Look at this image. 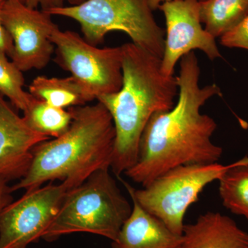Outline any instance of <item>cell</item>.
Instances as JSON below:
<instances>
[{"label":"cell","mask_w":248,"mask_h":248,"mask_svg":"<svg viewBox=\"0 0 248 248\" xmlns=\"http://www.w3.org/2000/svg\"><path fill=\"white\" fill-rule=\"evenodd\" d=\"M23 112V119L31 130L50 139L66 133L73 119L69 109L53 107L33 96Z\"/></svg>","instance_id":"17"},{"label":"cell","mask_w":248,"mask_h":248,"mask_svg":"<svg viewBox=\"0 0 248 248\" xmlns=\"http://www.w3.org/2000/svg\"><path fill=\"white\" fill-rule=\"evenodd\" d=\"M44 11L32 9L23 0H6L2 23L14 42L11 61L22 72L45 68L55 52L50 37L58 26Z\"/></svg>","instance_id":"9"},{"label":"cell","mask_w":248,"mask_h":248,"mask_svg":"<svg viewBox=\"0 0 248 248\" xmlns=\"http://www.w3.org/2000/svg\"><path fill=\"white\" fill-rule=\"evenodd\" d=\"M132 210L110 169L99 170L67 192L42 239L51 242L63 235L86 232L114 241Z\"/></svg>","instance_id":"4"},{"label":"cell","mask_w":248,"mask_h":248,"mask_svg":"<svg viewBox=\"0 0 248 248\" xmlns=\"http://www.w3.org/2000/svg\"><path fill=\"white\" fill-rule=\"evenodd\" d=\"M68 109L73 117L69 128L35 147L29 170L11 186L13 192L55 180L66 183L71 190L99 170L110 169L116 132L107 108L97 102Z\"/></svg>","instance_id":"3"},{"label":"cell","mask_w":248,"mask_h":248,"mask_svg":"<svg viewBox=\"0 0 248 248\" xmlns=\"http://www.w3.org/2000/svg\"><path fill=\"white\" fill-rule=\"evenodd\" d=\"M55 61L93 100L118 92L123 83L122 46L99 48L78 33L57 29L50 37Z\"/></svg>","instance_id":"7"},{"label":"cell","mask_w":248,"mask_h":248,"mask_svg":"<svg viewBox=\"0 0 248 248\" xmlns=\"http://www.w3.org/2000/svg\"><path fill=\"white\" fill-rule=\"evenodd\" d=\"M178 248H248V233L231 217L208 212L184 225Z\"/></svg>","instance_id":"12"},{"label":"cell","mask_w":248,"mask_h":248,"mask_svg":"<svg viewBox=\"0 0 248 248\" xmlns=\"http://www.w3.org/2000/svg\"><path fill=\"white\" fill-rule=\"evenodd\" d=\"M200 1H203V0H200Z\"/></svg>","instance_id":"25"},{"label":"cell","mask_w":248,"mask_h":248,"mask_svg":"<svg viewBox=\"0 0 248 248\" xmlns=\"http://www.w3.org/2000/svg\"><path fill=\"white\" fill-rule=\"evenodd\" d=\"M200 67L195 52L180 60L177 77V102L170 110L157 112L143 130L136 164L124 173L144 187L169 170L190 164L218 163L223 148L212 137L217 128L201 108L215 96H221L217 84L201 87Z\"/></svg>","instance_id":"1"},{"label":"cell","mask_w":248,"mask_h":248,"mask_svg":"<svg viewBox=\"0 0 248 248\" xmlns=\"http://www.w3.org/2000/svg\"><path fill=\"white\" fill-rule=\"evenodd\" d=\"M23 1H24V0H23Z\"/></svg>","instance_id":"26"},{"label":"cell","mask_w":248,"mask_h":248,"mask_svg":"<svg viewBox=\"0 0 248 248\" xmlns=\"http://www.w3.org/2000/svg\"><path fill=\"white\" fill-rule=\"evenodd\" d=\"M166 1H169V0H148V2L152 11H154L157 9L160 5Z\"/></svg>","instance_id":"23"},{"label":"cell","mask_w":248,"mask_h":248,"mask_svg":"<svg viewBox=\"0 0 248 248\" xmlns=\"http://www.w3.org/2000/svg\"><path fill=\"white\" fill-rule=\"evenodd\" d=\"M219 195L223 206L248 222V157L232 164L218 179Z\"/></svg>","instance_id":"16"},{"label":"cell","mask_w":248,"mask_h":248,"mask_svg":"<svg viewBox=\"0 0 248 248\" xmlns=\"http://www.w3.org/2000/svg\"><path fill=\"white\" fill-rule=\"evenodd\" d=\"M166 19V37L161 70L173 76L179 60L190 52L200 50L210 60L221 58L215 37L202 26L199 0H169L160 5Z\"/></svg>","instance_id":"10"},{"label":"cell","mask_w":248,"mask_h":248,"mask_svg":"<svg viewBox=\"0 0 248 248\" xmlns=\"http://www.w3.org/2000/svg\"><path fill=\"white\" fill-rule=\"evenodd\" d=\"M220 43L228 48L248 50V16L239 25L220 37Z\"/></svg>","instance_id":"19"},{"label":"cell","mask_w":248,"mask_h":248,"mask_svg":"<svg viewBox=\"0 0 248 248\" xmlns=\"http://www.w3.org/2000/svg\"><path fill=\"white\" fill-rule=\"evenodd\" d=\"M231 165L214 163L178 166L138 190L118 178L130 198L159 218L174 234L182 235L185 225L184 217L190 205L199 200L203 189L218 181Z\"/></svg>","instance_id":"6"},{"label":"cell","mask_w":248,"mask_h":248,"mask_svg":"<svg viewBox=\"0 0 248 248\" xmlns=\"http://www.w3.org/2000/svg\"><path fill=\"white\" fill-rule=\"evenodd\" d=\"M70 190L64 182L48 184L6 205L0 213V248H28L42 239Z\"/></svg>","instance_id":"8"},{"label":"cell","mask_w":248,"mask_h":248,"mask_svg":"<svg viewBox=\"0 0 248 248\" xmlns=\"http://www.w3.org/2000/svg\"><path fill=\"white\" fill-rule=\"evenodd\" d=\"M122 88L97 99L115 125L110 170L117 177L136 164L142 134L151 117L170 110L179 94L177 77L163 73L161 58L133 42L122 45Z\"/></svg>","instance_id":"2"},{"label":"cell","mask_w":248,"mask_h":248,"mask_svg":"<svg viewBox=\"0 0 248 248\" xmlns=\"http://www.w3.org/2000/svg\"><path fill=\"white\" fill-rule=\"evenodd\" d=\"M6 0H0V52L11 58L14 53V42L2 23V11Z\"/></svg>","instance_id":"20"},{"label":"cell","mask_w":248,"mask_h":248,"mask_svg":"<svg viewBox=\"0 0 248 248\" xmlns=\"http://www.w3.org/2000/svg\"><path fill=\"white\" fill-rule=\"evenodd\" d=\"M201 22L214 37H221L248 16V0L200 1Z\"/></svg>","instance_id":"15"},{"label":"cell","mask_w":248,"mask_h":248,"mask_svg":"<svg viewBox=\"0 0 248 248\" xmlns=\"http://www.w3.org/2000/svg\"><path fill=\"white\" fill-rule=\"evenodd\" d=\"M133 210L122 226L112 248H178L182 235L174 234L162 221L148 213L134 199Z\"/></svg>","instance_id":"13"},{"label":"cell","mask_w":248,"mask_h":248,"mask_svg":"<svg viewBox=\"0 0 248 248\" xmlns=\"http://www.w3.org/2000/svg\"><path fill=\"white\" fill-rule=\"evenodd\" d=\"M50 139L31 130L0 94V179L20 180L29 170L35 147Z\"/></svg>","instance_id":"11"},{"label":"cell","mask_w":248,"mask_h":248,"mask_svg":"<svg viewBox=\"0 0 248 248\" xmlns=\"http://www.w3.org/2000/svg\"><path fill=\"white\" fill-rule=\"evenodd\" d=\"M65 1H66L70 6H77V5L82 4L86 0H65Z\"/></svg>","instance_id":"24"},{"label":"cell","mask_w":248,"mask_h":248,"mask_svg":"<svg viewBox=\"0 0 248 248\" xmlns=\"http://www.w3.org/2000/svg\"><path fill=\"white\" fill-rule=\"evenodd\" d=\"M12 193L9 182L0 179V213L6 205L13 202Z\"/></svg>","instance_id":"22"},{"label":"cell","mask_w":248,"mask_h":248,"mask_svg":"<svg viewBox=\"0 0 248 248\" xmlns=\"http://www.w3.org/2000/svg\"><path fill=\"white\" fill-rule=\"evenodd\" d=\"M8 58L6 54L0 52V94L7 97L16 108L24 112L32 96L24 90L23 72Z\"/></svg>","instance_id":"18"},{"label":"cell","mask_w":248,"mask_h":248,"mask_svg":"<svg viewBox=\"0 0 248 248\" xmlns=\"http://www.w3.org/2000/svg\"><path fill=\"white\" fill-rule=\"evenodd\" d=\"M152 11L148 0H86L77 6H63L45 12L77 21L85 40L91 45L101 43L111 31H122L135 45L161 59L165 32Z\"/></svg>","instance_id":"5"},{"label":"cell","mask_w":248,"mask_h":248,"mask_svg":"<svg viewBox=\"0 0 248 248\" xmlns=\"http://www.w3.org/2000/svg\"><path fill=\"white\" fill-rule=\"evenodd\" d=\"M65 0H24V4L32 9H37L41 6L42 11L56 9L64 6Z\"/></svg>","instance_id":"21"},{"label":"cell","mask_w":248,"mask_h":248,"mask_svg":"<svg viewBox=\"0 0 248 248\" xmlns=\"http://www.w3.org/2000/svg\"><path fill=\"white\" fill-rule=\"evenodd\" d=\"M34 97L60 108L81 107L93 99L75 78L37 76L29 86Z\"/></svg>","instance_id":"14"}]
</instances>
